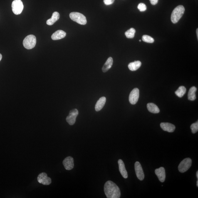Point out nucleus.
<instances>
[{"label": "nucleus", "mask_w": 198, "mask_h": 198, "mask_svg": "<svg viewBox=\"0 0 198 198\" xmlns=\"http://www.w3.org/2000/svg\"><path fill=\"white\" fill-rule=\"evenodd\" d=\"M104 190L107 198H119L120 197L119 188L112 181H109L105 183Z\"/></svg>", "instance_id": "obj_1"}, {"label": "nucleus", "mask_w": 198, "mask_h": 198, "mask_svg": "<svg viewBox=\"0 0 198 198\" xmlns=\"http://www.w3.org/2000/svg\"><path fill=\"white\" fill-rule=\"evenodd\" d=\"M184 11L185 9L184 6L179 5L173 11L171 16V20L172 23H177L182 17Z\"/></svg>", "instance_id": "obj_2"}, {"label": "nucleus", "mask_w": 198, "mask_h": 198, "mask_svg": "<svg viewBox=\"0 0 198 198\" xmlns=\"http://www.w3.org/2000/svg\"><path fill=\"white\" fill-rule=\"evenodd\" d=\"M36 37L33 35H28L23 40V44L25 48L31 49L36 45Z\"/></svg>", "instance_id": "obj_3"}, {"label": "nucleus", "mask_w": 198, "mask_h": 198, "mask_svg": "<svg viewBox=\"0 0 198 198\" xmlns=\"http://www.w3.org/2000/svg\"><path fill=\"white\" fill-rule=\"evenodd\" d=\"M70 16L72 20L79 24L84 25L86 24V17L83 14L78 12H72L70 13Z\"/></svg>", "instance_id": "obj_4"}, {"label": "nucleus", "mask_w": 198, "mask_h": 198, "mask_svg": "<svg viewBox=\"0 0 198 198\" xmlns=\"http://www.w3.org/2000/svg\"><path fill=\"white\" fill-rule=\"evenodd\" d=\"M192 161L190 158L184 159L180 162L178 166V170L181 173L187 172L192 166Z\"/></svg>", "instance_id": "obj_5"}, {"label": "nucleus", "mask_w": 198, "mask_h": 198, "mask_svg": "<svg viewBox=\"0 0 198 198\" xmlns=\"http://www.w3.org/2000/svg\"><path fill=\"white\" fill-rule=\"evenodd\" d=\"M11 6L13 12L15 14H20L23 11V6L21 0H14L12 3Z\"/></svg>", "instance_id": "obj_6"}, {"label": "nucleus", "mask_w": 198, "mask_h": 198, "mask_svg": "<svg viewBox=\"0 0 198 198\" xmlns=\"http://www.w3.org/2000/svg\"><path fill=\"white\" fill-rule=\"evenodd\" d=\"M140 91L138 88H135L132 91L129 97V100L132 105H135L138 101Z\"/></svg>", "instance_id": "obj_7"}, {"label": "nucleus", "mask_w": 198, "mask_h": 198, "mask_svg": "<svg viewBox=\"0 0 198 198\" xmlns=\"http://www.w3.org/2000/svg\"><path fill=\"white\" fill-rule=\"evenodd\" d=\"M78 114V111L76 109L70 111L68 116L67 117V122L70 125H73L76 122V117Z\"/></svg>", "instance_id": "obj_8"}, {"label": "nucleus", "mask_w": 198, "mask_h": 198, "mask_svg": "<svg viewBox=\"0 0 198 198\" xmlns=\"http://www.w3.org/2000/svg\"><path fill=\"white\" fill-rule=\"evenodd\" d=\"M37 179L39 183L43 185H49L51 183V179L48 177L47 174L45 172L40 174L38 176Z\"/></svg>", "instance_id": "obj_9"}, {"label": "nucleus", "mask_w": 198, "mask_h": 198, "mask_svg": "<svg viewBox=\"0 0 198 198\" xmlns=\"http://www.w3.org/2000/svg\"><path fill=\"white\" fill-rule=\"evenodd\" d=\"M135 169L138 178L140 181L143 180L145 175H144L143 169L140 162H135Z\"/></svg>", "instance_id": "obj_10"}, {"label": "nucleus", "mask_w": 198, "mask_h": 198, "mask_svg": "<svg viewBox=\"0 0 198 198\" xmlns=\"http://www.w3.org/2000/svg\"><path fill=\"white\" fill-rule=\"evenodd\" d=\"M63 164L66 170H71L73 168L74 166L73 157L71 156L67 157L63 160Z\"/></svg>", "instance_id": "obj_11"}, {"label": "nucleus", "mask_w": 198, "mask_h": 198, "mask_svg": "<svg viewBox=\"0 0 198 198\" xmlns=\"http://www.w3.org/2000/svg\"><path fill=\"white\" fill-rule=\"evenodd\" d=\"M155 173L159 181L162 182H164L166 179L165 170L164 168L161 167L160 168L156 169Z\"/></svg>", "instance_id": "obj_12"}, {"label": "nucleus", "mask_w": 198, "mask_h": 198, "mask_svg": "<svg viewBox=\"0 0 198 198\" xmlns=\"http://www.w3.org/2000/svg\"><path fill=\"white\" fill-rule=\"evenodd\" d=\"M160 127L162 130L169 132H172L175 129V126L169 122H162Z\"/></svg>", "instance_id": "obj_13"}, {"label": "nucleus", "mask_w": 198, "mask_h": 198, "mask_svg": "<svg viewBox=\"0 0 198 198\" xmlns=\"http://www.w3.org/2000/svg\"><path fill=\"white\" fill-rule=\"evenodd\" d=\"M119 169L121 174L124 178L126 179L128 178V174L125 169V164L121 159H119L118 161Z\"/></svg>", "instance_id": "obj_14"}, {"label": "nucleus", "mask_w": 198, "mask_h": 198, "mask_svg": "<svg viewBox=\"0 0 198 198\" xmlns=\"http://www.w3.org/2000/svg\"><path fill=\"white\" fill-rule=\"evenodd\" d=\"M66 33L62 30H58L52 35L51 39L53 40H58L64 38L66 36Z\"/></svg>", "instance_id": "obj_15"}, {"label": "nucleus", "mask_w": 198, "mask_h": 198, "mask_svg": "<svg viewBox=\"0 0 198 198\" xmlns=\"http://www.w3.org/2000/svg\"><path fill=\"white\" fill-rule=\"evenodd\" d=\"M106 101V98L104 97H102L100 98L95 105V110L98 112L101 110L105 104Z\"/></svg>", "instance_id": "obj_16"}, {"label": "nucleus", "mask_w": 198, "mask_h": 198, "mask_svg": "<svg viewBox=\"0 0 198 198\" xmlns=\"http://www.w3.org/2000/svg\"><path fill=\"white\" fill-rule=\"evenodd\" d=\"M60 17V15L59 13L57 12H54V13H53L51 18L48 19L47 21V24L49 25V26L53 25L54 23L58 20L59 19Z\"/></svg>", "instance_id": "obj_17"}, {"label": "nucleus", "mask_w": 198, "mask_h": 198, "mask_svg": "<svg viewBox=\"0 0 198 198\" xmlns=\"http://www.w3.org/2000/svg\"><path fill=\"white\" fill-rule=\"evenodd\" d=\"M113 58L110 57H109L108 59L104 65L103 68H102V71L104 73H105V72L108 71L111 68L112 65H113Z\"/></svg>", "instance_id": "obj_18"}, {"label": "nucleus", "mask_w": 198, "mask_h": 198, "mask_svg": "<svg viewBox=\"0 0 198 198\" xmlns=\"http://www.w3.org/2000/svg\"><path fill=\"white\" fill-rule=\"evenodd\" d=\"M141 63L139 61H135L130 63L128 65L129 70L134 71L138 70L141 66Z\"/></svg>", "instance_id": "obj_19"}, {"label": "nucleus", "mask_w": 198, "mask_h": 198, "mask_svg": "<svg viewBox=\"0 0 198 198\" xmlns=\"http://www.w3.org/2000/svg\"><path fill=\"white\" fill-rule=\"evenodd\" d=\"M147 110L149 112L153 113H158L160 112V110L156 105L152 103H149L147 105Z\"/></svg>", "instance_id": "obj_20"}, {"label": "nucleus", "mask_w": 198, "mask_h": 198, "mask_svg": "<svg viewBox=\"0 0 198 198\" xmlns=\"http://www.w3.org/2000/svg\"><path fill=\"white\" fill-rule=\"evenodd\" d=\"M196 91H197V88L194 86H193L190 89L188 94V98L189 100L194 101L196 100Z\"/></svg>", "instance_id": "obj_21"}, {"label": "nucleus", "mask_w": 198, "mask_h": 198, "mask_svg": "<svg viewBox=\"0 0 198 198\" xmlns=\"http://www.w3.org/2000/svg\"><path fill=\"white\" fill-rule=\"evenodd\" d=\"M187 91L186 88L184 86L179 87L178 89L175 92V94L177 96L181 98L185 94Z\"/></svg>", "instance_id": "obj_22"}, {"label": "nucleus", "mask_w": 198, "mask_h": 198, "mask_svg": "<svg viewBox=\"0 0 198 198\" xmlns=\"http://www.w3.org/2000/svg\"><path fill=\"white\" fill-rule=\"evenodd\" d=\"M135 33V30L134 28H131L125 32V34L126 37L132 39L134 38Z\"/></svg>", "instance_id": "obj_23"}, {"label": "nucleus", "mask_w": 198, "mask_h": 198, "mask_svg": "<svg viewBox=\"0 0 198 198\" xmlns=\"http://www.w3.org/2000/svg\"><path fill=\"white\" fill-rule=\"evenodd\" d=\"M142 41L145 42L153 43L154 42V39L152 37L147 35H144L142 37Z\"/></svg>", "instance_id": "obj_24"}, {"label": "nucleus", "mask_w": 198, "mask_h": 198, "mask_svg": "<svg viewBox=\"0 0 198 198\" xmlns=\"http://www.w3.org/2000/svg\"><path fill=\"white\" fill-rule=\"evenodd\" d=\"M190 128L192 130V132L193 134H195L198 131V122L192 124L190 126Z\"/></svg>", "instance_id": "obj_25"}, {"label": "nucleus", "mask_w": 198, "mask_h": 198, "mask_svg": "<svg viewBox=\"0 0 198 198\" xmlns=\"http://www.w3.org/2000/svg\"><path fill=\"white\" fill-rule=\"evenodd\" d=\"M138 8L140 11L143 12L146 11L147 9V6L143 3H140L138 6Z\"/></svg>", "instance_id": "obj_26"}, {"label": "nucleus", "mask_w": 198, "mask_h": 198, "mask_svg": "<svg viewBox=\"0 0 198 198\" xmlns=\"http://www.w3.org/2000/svg\"><path fill=\"white\" fill-rule=\"evenodd\" d=\"M114 1L115 0H104V3L107 5H110L113 4Z\"/></svg>", "instance_id": "obj_27"}, {"label": "nucleus", "mask_w": 198, "mask_h": 198, "mask_svg": "<svg viewBox=\"0 0 198 198\" xmlns=\"http://www.w3.org/2000/svg\"><path fill=\"white\" fill-rule=\"evenodd\" d=\"M152 5H156L158 2V0H149Z\"/></svg>", "instance_id": "obj_28"}, {"label": "nucleus", "mask_w": 198, "mask_h": 198, "mask_svg": "<svg viewBox=\"0 0 198 198\" xmlns=\"http://www.w3.org/2000/svg\"><path fill=\"white\" fill-rule=\"evenodd\" d=\"M2 55L1 54H0V61H1L2 59Z\"/></svg>", "instance_id": "obj_29"}, {"label": "nucleus", "mask_w": 198, "mask_h": 198, "mask_svg": "<svg viewBox=\"0 0 198 198\" xmlns=\"http://www.w3.org/2000/svg\"><path fill=\"white\" fill-rule=\"evenodd\" d=\"M196 177H197V178L198 179V171H197V172H196Z\"/></svg>", "instance_id": "obj_30"}, {"label": "nucleus", "mask_w": 198, "mask_h": 198, "mask_svg": "<svg viewBox=\"0 0 198 198\" xmlns=\"http://www.w3.org/2000/svg\"><path fill=\"white\" fill-rule=\"evenodd\" d=\"M198 29H197V31H196V32H197V38H198Z\"/></svg>", "instance_id": "obj_31"}, {"label": "nucleus", "mask_w": 198, "mask_h": 198, "mask_svg": "<svg viewBox=\"0 0 198 198\" xmlns=\"http://www.w3.org/2000/svg\"><path fill=\"white\" fill-rule=\"evenodd\" d=\"M197 187H198V179L197 181Z\"/></svg>", "instance_id": "obj_32"}, {"label": "nucleus", "mask_w": 198, "mask_h": 198, "mask_svg": "<svg viewBox=\"0 0 198 198\" xmlns=\"http://www.w3.org/2000/svg\"><path fill=\"white\" fill-rule=\"evenodd\" d=\"M139 41H140V42H141V40H139Z\"/></svg>", "instance_id": "obj_33"}]
</instances>
